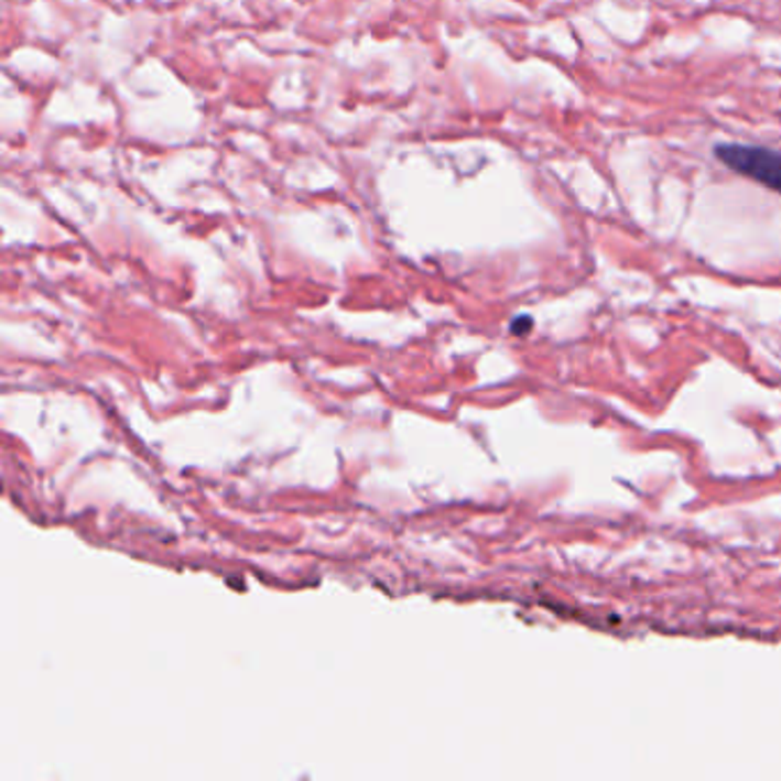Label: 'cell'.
Listing matches in <instances>:
<instances>
[{
  "label": "cell",
  "mask_w": 781,
  "mask_h": 781,
  "mask_svg": "<svg viewBox=\"0 0 781 781\" xmlns=\"http://www.w3.org/2000/svg\"><path fill=\"white\" fill-rule=\"evenodd\" d=\"M715 156L727 167L738 172V175L781 193V152L757 148V144L725 142L717 144Z\"/></svg>",
  "instance_id": "1"
}]
</instances>
